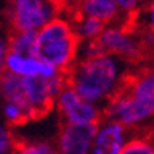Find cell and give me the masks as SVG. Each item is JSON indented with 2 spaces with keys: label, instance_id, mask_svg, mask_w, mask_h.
I'll return each mask as SVG.
<instances>
[{
  "label": "cell",
  "instance_id": "6da1fadb",
  "mask_svg": "<svg viewBox=\"0 0 154 154\" xmlns=\"http://www.w3.org/2000/svg\"><path fill=\"white\" fill-rule=\"evenodd\" d=\"M124 61L113 55H96L85 60H75L65 69H58L65 83L71 87L83 101L90 104L106 102L120 82Z\"/></svg>",
  "mask_w": 154,
  "mask_h": 154
},
{
  "label": "cell",
  "instance_id": "7a4b0ae2",
  "mask_svg": "<svg viewBox=\"0 0 154 154\" xmlns=\"http://www.w3.org/2000/svg\"><path fill=\"white\" fill-rule=\"evenodd\" d=\"M80 38L72 25L65 19H52L36 32L33 44V58L51 65L57 69H65L72 65L77 55Z\"/></svg>",
  "mask_w": 154,
  "mask_h": 154
},
{
  "label": "cell",
  "instance_id": "3957f363",
  "mask_svg": "<svg viewBox=\"0 0 154 154\" xmlns=\"http://www.w3.org/2000/svg\"><path fill=\"white\" fill-rule=\"evenodd\" d=\"M65 77L57 69L54 77H22V90L32 109V120L46 116L52 110L60 90L65 87Z\"/></svg>",
  "mask_w": 154,
  "mask_h": 154
},
{
  "label": "cell",
  "instance_id": "277c9868",
  "mask_svg": "<svg viewBox=\"0 0 154 154\" xmlns=\"http://www.w3.org/2000/svg\"><path fill=\"white\" fill-rule=\"evenodd\" d=\"M57 104L65 124H101V110L83 101L71 87L65 85L60 90Z\"/></svg>",
  "mask_w": 154,
  "mask_h": 154
},
{
  "label": "cell",
  "instance_id": "5b68a950",
  "mask_svg": "<svg viewBox=\"0 0 154 154\" xmlns=\"http://www.w3.org/2000/svg\"><path fill=\"white\" fill-rule=\"evenodd\" d=\"M99 124H63L57 154H88Z\"/></svg>",
  "mask_w": 154,
  "mask_h": 154
},
{
  "label": "cell",
  "instance_id": "8992f818",
  "mask_svg": "<svg viewBox=\"0 0 154 154\" xmlns=\"http://www.w3.org/2000/svg\"><path fill=\"white\" fill-rule=\"evenodd\" d=\"M128 126L116 121H106L102 128H97L93 140V154H118L126 143Z\"/></svg>",
  "mask_w": 154,
  "mask_h": 154
},
{
  "label": "cell",
  "instance_id": "52a82bcc",
  "mask_svg": "<svg viewBox=\"0 0 154 154\" xmlns=\"http://www.w3.org/2000/svg\"><path fill=\"white\" fill-rule=\"evenodd\" d=\"M5 68L10 72L17 74L20 77H54L57 74V68L39 61L33 57H24L16 54H6Z\"/></svg>",
  "mask_w": 154,
  "mask_h": 154
},
{
  "label": "cell",
  "instance_id": "ba28073f",
  "mask_svg": "<svg viewBox=\"0 0 154 154\" xmlns=\"http://www.w3.org/2000/svg\"><path fill=\"white\" fill-rule=\"evenodd\" d=\"M77 11L83 17H93L106 25H116L123 17L113 0H77Z\"/></svg>",
  "mask_w": 154,
  "mask_h": 154
},
{
  "label": "cell",
  "instance_id": "9c48e42d",
  "mask_svg": "<svg viewBox=\"0 0 154 154\" xmlns=\"http://www.w3.org/2000/svg\"><path fill=\"white\" fill-rule=\"evenodd\" d=\"M0 93L10 104H14L29 116V120H32V109L22 90V77L10 72L6 68L2 69L0 71Z\"/></svg>",
  "mask_w": 154,
  "mask_h": 154
},
{
  "label": "cell",
  "instance_id": "30bf717a",
  "mask_svg": "<svg viewBox=\"0 0 154 154\" xmlns=\"http://www.w3.org/2000/svg\"><path fill=\"white\" fill-rule=\"evenodd\" d=\"M134 129L137 134L123 145V148L118 154H154L151 143L152 132L149 131V128L137 129V126H134Z\"/></svg>",
  "mask_w": 154,
  "mask_h": 154
},
{
  "label": "cell",
  "instance_id": "8fae6325",
  "mask_svg": "<svg viewBox=\"0 0 154 154\" xmlns=\"http://www.w3.org/2000/svg\"><path fill=\"white\" fill-rule=\"evenodd\" d=\"M36 32H14L11 30L8 41V54L24 55V57H33V44Z\"/></svg>",
  "mask_w": 154,
  "mask_h": 154
},
{
  "label": "cell",
  "instance_id": "7c38bea8",
  "mask_svg": "<svg viewBox=\"0 0 154 154\" xmlns=\"http://www.w3.org/2000/svg\"><path fill=\"white\" fill-rule=\"evenodd\" d=\"M106 24L101 22L97 19L93 17H82L79 22H75L72 25L74 32L77 33V36L80 38V41H90V39H94L101 35V32L106 29Z\"/></svg>",
  "mask_w": 154,
  "mask_h": 154
},
{
  "label": "cell",
  "instance_id": "4fadbf2b",
  "mask_svg": "<svg viewBox=\"0 0 154 154\" xmlns=\"http://www.w3.org/2000/svg\"><path fill=\"white\" fill-rule=\"evenodd\" d=\"M11 154H54L55 149L49 143H29L25 140H13Z\"/></svg>",
  "mask_w": 154,
  "mask_h": 154
},
{
  "label": "cell",
  "instance_id": "5bb4252c",
  "mask_svg": "<svg viewBox=\"0 0 154 154\" xmlns=\"http://www.w3.org/2000/svg\"><path fill=\"white\" fill-rule=\"evenodd\" d=\"M5 115L8 118L10 124H13V126H19V124H24L29 121V116L19 107H16L14 104H10V102L5 106Z\"/></svg>",
  "mask_w": 154,
  "mask_h": 154
},
{
  "label": "cell",
  "instance_id": "9a60e30c",
  "mask_svg": "<svg viewBox=\"0 0 154 154\" xmlns=\"http://www.w3.org/2000/svg\"><path fill=\"white\" fill-rule=\"evenodd\" d=\"M113 2L116 3L118 10H120L123 14H128V13L140 8V6L149 3V0H113Z\"/></svg>",
  "mask_w": 154,
  "mask_h": 154
},
{
  "label": "cell",
  "instance_id": "2e32d148",
  "mask_svg": "<svg viewBox=\"0 0 154 154\" xmlns=\"http://www.w3.org/2000/svg\"><path fill=\"white\" fill-rule=\"evenodd\" d=\"M11 145V138L3 128H0V154H5Z\"/></svg>",
  "mask_w": 154,
  "mask_h": 154
},
{
  "label": "cell",
  "instance_id": "e0dca14e",
  "mask_svg": "<svg viewBox=\"0 0 154 154\" xmlns=\"http://www.w3.org/2000/svg\"><path fill=\"white\" fill-rule=\"evenodd\" d=\"M5 57H6V44L5 39L0 36V71L5 69Z\"/></svg>",
  "mask_w": 154,
  "mask_h": 154
}]
</instances>
